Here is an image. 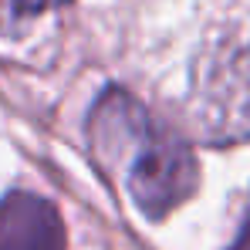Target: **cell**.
I'll return each instance as SVG.
<instances>
[{
  "label": "cell",
  "mask_w": 250,
  "mask_h": 250,
  "mask_svg": "<svg viewBox=\"0 0 250 250\" xmlns=\"http://www.w3.org/2000/svg\"><path fill=\"white\" fill-rule=\"evenodd\" d=\"M189 115L209 142L250 139V41H216L196 61Z\"/></svg>",
  "instance_id": "cell-2"
},
{
  "label": "cell",
  "mask_w": 250,
  "mask_h": 250,
  "mask_svg": "<svg viewBox=\"0 0 250 250\" xmlns=\"http://www.w3.org/2000/svg\"><path fill=\"white\" fill-rule=\"evenodd\" d=\"M230 250H250V209H247V216H244V227H240V237L233 240V247Z\"/></svg>",
  "instance_id": "cell-5"
},
{
  "label": "cell",
  "mask_w": 250,
  "mask_h": 250,
  "mask_svg": "<svg viewBox=\"0 0 250 250\" xmlns=\"http://www.w3.org/2000/svg\"><path fill=\"white\" fill-rule=\"evenodd\" d=\"M61 3H71V0H51V7H61Z\"/></svg>",
  "instance_id": "cell-6"
},
{
  "label": "cell",
  "mask_w": 250,
  "mask_h": 250,
  "mask_svg": "<svg viewBox=\"0 0 250 250\" xmlns=\"http://www.w3.org/2000/svg\"><path fill=\"white\" fill-rule=\"evenodd\" d=\"M47 7L51 0H0V34L7 38L24 34Z\"/></svg>",
  "instance_id": "cell-4"
},
{
  "label": "cell",
  "mask_w": 250,
  "mask_h": 250,
  "mask_svg": "<svg viewBox=\"0 0 250 250\" xmlns=\"http://www.w3.org/2000/svg\"><path fill=\"white\" fill-rule=\"evenodd\" d=\"M88 146L102 172L125 183L146 220H163L196 193L200 169L189 146L122 88H105L91 105Z\"/></svg>",
  "instance_id": "cell-1"
},
{
  "label": "cell",
  "mask_w": 250,
  "mask_h": 250,
  "mask_svg": "<svg viewBox=\"0 0 250 250\" xmlns=\"http://www.w3.org/2000/svg\"><path fill=\"white\" fill-rule=\"evenodd\" d=\"M0 250H68L58 207L27 189L7 193L0 200Z\"/></svg>",
  "instance_id": "cell-3"
}]
</instances>
